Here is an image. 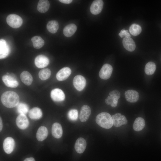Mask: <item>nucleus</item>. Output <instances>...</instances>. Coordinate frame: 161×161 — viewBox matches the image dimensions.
<instances>
[{
	"mask_svg": "<svg viewBox=\"0 0 161 161\" xmlns=\"http://www.w3.org/2000/svg\"><path fill=\"white\" fill-rule=\"evenodd\" d=\"M156 69V66L155 63L152 62H149L145 66V72L147 75H151L154 73Z\"/></svg>",
	"mask_w": 161,
	"mask_h": 161,
	"instance_id": "nucleus-28",
	"label": "nucleus"
},
{
	"mask_svg": "<svg viewBox=\"0 0 161 161\" xmlns=\"http://www.w3.org/2000/svg\"><path fill=\"white\" fill-rule=\"evenodd\" d=\"M145 121L144 119L140 117L137 118L134 121L133 124V128L136 131H140L145 127Z\"/></svg>",
	"mask_w": 161,
	"mask_h": 161,
	"instance_id": "nucleus-24",
	"label": "nucleus"
},
{
	"mask_svg": "<svg viewBox=\"0 0 161 161\" xmlns=\"http://www.w3.org/2000/svg\"><path fill=\"white\" fill-rule=\"evenodd\" d=\"M125 96L126 100L130 103L136 102L139 98L138 93L134 90H129L126 91Z\"/></svg>",
	"mask_w": 161,
	"mask_h": 161,
	"instance_id": "nucleus-14",
	"label": "nucleus"
},
{
	"mask_svg": "<svg viewBox=\"0 0 161 161\" xmlns=\"http://www.w3.org/2000/svg\"><path fill=\"white\" fill-rule=\"evenodd\" d=\"M52 133L55 138H60L63 134V130L61 124L58 123H54L52 127Z\"/></svg>",
	"mask_w": 161,
	"mask_h": 161,
	"instance_id": "nucleus-19",
	"label": "nucleus"
},
{
	"mask_svg": "<svg viewBox=\"0 0 161 161\" xmlns=\"http://www.w3.org/2000/svg\"><path fill=\"white\" fill-rule=\"evenodd\" d=\"M20 78L22 82L27 85L31 84L32 80V77L30 73L24 71L22 72L20 75Z\"/></svg>",
	"mask_w": 161,
	"mask_h": 161,
	"instance_id": "nucleus-21",
	"label": "nucleus"
},
{
	"mask_svg": "<svg viewBox=\"0 0 161 161\" xmlns=\"http://www.w3.org/2000/svg\"><path fill=\"white\" fill-rule=\"evenodd\" d=\"M35 64L38 68H44L47 66L49 63L48 58L43 55L37 56L35 59Z\"/></svg>",
	"mask_w": 161,
	"mask_h": 161,
	"instance_id": "nucleus-11",
	"label": "nucleus"
},
{
	"mask_svg": "<svg viewBox=\"0 0 161 161\" xmlns=\"http://www.w3.org/2000/svg\"><path fill=\"white\" fill-rule=\"evenodd\" d=\"M2 80L6 86L11 88H15L18 85V83L11 76L8 75H3Z\"/></svg>",
	"mask_w": 161,
	"mask_h": 161,
	"instance_id": "nucleus-15",
	"label": "nucleus"
},
{
	"mask_svg": "<svg viewBox=\"0 0 161 161\" xmlns=\"http://www.w3.org/2000/svg\"><path fill=\"white\" fill-rule=\"evenodd\" d=\"M91 113L90 107L87 105H83L81 108L79 115L80 121L83 122L86 121L89 119Z\"/></svg>",
	"mask_w": 161,
	"mask_h": 161,
	"instance_id": "nucleus-13",
	"label": "nucleus"
},
{
	"mask_svg": "<svg viewBox=\"0 0 161 161\" xmlns=\"http://www.w3.org/2000/svg\"><path fill=\"white\" fill-rule=\"evenodd\" d=\"M123 44L124 48L129 51H133L135 49V43L130 37H124L123 40Z\"/></svg>",
	"mask_w": 161,
	"mask_h": 161,
	"instance_id": "nucleus-18",
	"label": "nucleus"
},
{
	"mask_svg": "<svg viewBox=\"0 0 161 161\" xmlns=\"http://www.w3.org/2000/svg\"><path fill=\"white\" fill-rule=\"evenodd\" d=\"M113 125L117 127L126 124L127 120L125 116L122 115L120 113H117L112 116Z\"/></svg>",
	"mask_w": 161,
	"mask_h": 161,
	"instance_id": "nucleus-7",
	"label": "nucleus"
},
{
	"mask_svg": "<svg viewBox=\"0 0 161 161\" xmlns=\"http://www.w3.org/2000/svg\"><path fill=\"white\" fill-rule=\"evenodd\" d=\"M103 5V2L101 0L94 1L90 7V11L94 15H97L101 11Z\"/></svg>",
	"mask_w": 161,
	"mask_h": 161,
	"instance_id": "nucleus-10",
	"label": "nucleus"
},
{
	"mask_svg": "<svg viewBox=\"0 0 161 161\" xmlns=\"http://www.w3.org/2000/svg\"><path fill=\"white\" fill-rule=\"evenodd\" d=\"M50 95L52 100L56 102L63 101L65 98V95L64 92L58 88L52 90Z\"/></svg>",
	"mask_w": 161,
	"mask_h": 161,
	"instance_id": "nucleus-9",
	"label": "nucleus"
},
{
	"mask_svg": "<svg viewBox=\"0 0 161 161\" xmlns=\"http://www.w3.org/2000/svg\"><path fill=\"white\" fill-rule=\"evenodd\" d=\"M95 120L99 126L104 129H110L113 125L112 117L107 112H103L99 114L96 117Z\"/></svg>",
	"mask_w": 161,
	"mask_h": 161,
	"instance_id": "nucleus-2",
	"label": "nucleus"
},
{
	"mask_svg": "<svg viewBox=\"0 0 161 161\" xmlns=\"http://www.w3.org/2000/svg\"><path fill=\"white\" fill-rule=\"evenodd\" d=\"M77 29L76 26L74 24H70L66 26L63 29V33L67 37L72 36Z\"/></svg>",
	"mask_w": 161,
	"mask_h": 161,
	"instance_id": "nucleus-20",
	"label": "nucleus"
},
{
	"mask_svg": "<svg viewBox=\"0 0 161 161\" xmlns=\"http://www.w3.org/2000/svg\"><path fill=\"white\" fill-rule=\"evenodd\" d=\"M68 115L69 118L70 120H75L78 118V112L75 109H71L68 112Z\"/></svg>",
	"mask_w": 161,
	"mask_h": 161,
	"instance_id": "nucleus-32",
	"label": "nucleus"
},
{
	"mask_svg": "<svg viewBox=\"0 0 161 161\" xmlns=\"http://www.w3.org/2000/svg\"><path fill=\"white\" fill-rule=\"evenodd\" d=\"M17 112L20 114H25L27 113L29 110L28 105L24 103H20L17 106Z\"/></svg>",
	"mask_w": 161,
	"mask_h": 161,
	"instance_id": "nucleus-31",
	"label": "nucleus"
},
{
	"mask_svg": "<svg viewBox=\"0 0 161 161\" xmlns=\"http://www.w3.org/2000/svg\"><path fill=\"white\" fill-rule=\"evenodd\" d=\"M59 1L60 2L66 4H69L71 3L72 0H59Z\"/></svg>",
	"mask_w": 161,
	"mask_h": 161,
	"instance_id": "nucleus-35",
	"label": "nucleus"
},
{
	"mask_svg": "<svg viewBox=\"0 0 161 161\" xmlns=\"http://www.w3.org/2000/svg\"><path fill=\"white\" fill-rule=\"evenodd\" d=\"M24 161H35V160L32 157H29L26 158Z\"/></svg>",
	"mask_w": 161,
	"mask_h": 161,
	"instance_id": "nucleus-36",
	"label": "nucleus"
},
{
	"mask_svg": "<svg viewBox=\"0 0 161 161\" xmlns=\"http://www.w3.org/2000/svg\"><path fill=\"white\" fill-rule=\"evenodd\" d=\"M10 49L7 44L6 41L4 39L0 40V58L1 59L5 58L9 55Z\"/></svg>",
	"mask_w": 161,
	"mask_h": 161,
	"instance_id": "nucleus-16",
	"label": "nucleus"
},
{
	"mask_svg": "<svg viewBox=\"0 0 161 161\" xmlns=\"http://www.w3.org/2000/svg\"><path fill=\"white\" fill-rule=\"evenodd\" d=\"M17 126L20 129H24L27 127L29 124L28 120L25 114H20L16 120Z\"/></svg>",
	"mask_w": 161,
	"mask_h": 161,
	"instance_id": "nucleus-8",
	"label": "nucleus"
},
{
	"mask_svg": "<svg viewBox=\"0 0 161 161\" xmlns=\"http://www.w3.org/2000/svg\"><path fill=\"white\" fill-rule=\"evenodd\" d=\"M120 95V92L117 90H113L109 93V96L113 100H118Z\"/></svg>",
	"mask_w": 161,
	"mask_h": 161,
	"instance_id": "nucleus-33",
	"label": "nucleus"
},
{
	"mask_svg": "<svg viewBox=\"0 0 161 161\" xmlns=\"http://www.w3.org/2000/svg\"><path fill=\"white\" fill-rule=\"evenodd\" d=\"M15 145L14 140L12 137H8L6 138L3 142L4 150L6 153L10 154L13 151Z\"/></svg>",
	"mask_w": 161,
	"mask_h": 161,
	"instance_id": "nucleus-6",
	"label": "nucleus"
},
{
	"mask_svg": "<svg viewBox=\"0 0 161 161\" xmlns=\"http://www.w3.org/2000/svg\"><path fill=\"white\" fill-rule=\"evenodd\" d=\"M42 112L41 109L38 107H34L29 112V116L30 118L32 119H38L42 116Z\"/></svg>",
	"mask_w": 161,
	"mask_h": 161,
	"instance_id": "nucleus-25",
	"label": "nucleus"
},
{
	"mask_svg": "<svg viewBox=\"0 0 161 161\" xmlns=\"http://www.w3.org/2000/svg\"><path fill=\"white\" fill-rule=\"evenodd\" d=\"M128 30H126L124 29L121 30L120 32L119 33V35L121 37H130L131 35L128 32Z\"/></svg>",
	"mask_w": 161,
	"mask_h": 161,
	"instance_id": "nucleus-34",
	"label": "nucleus"
},
{
	"mask_svg": "<svg viewBox=\"0 0 161 161\" xmlns=\"http://www.w3.org/2000/svg\"><path fill=\"white\" fill-rule=\"evenodd\" d=\"M6 21L9 26L14 28L19 27L23 23V20L21 17L16 14L9 15L7 17Z\"/></svg>",
	"mask_w": 161,
	"mask_h": 161,
	"instance_id": "nucleus-3",
	"label": "nucleus"
},
{
	"mask_svg": "<svg viewBox=\"0 0 161 161\" xmlns=\"http://www.w3.org/2000/svg\"><path fill=\"white\" fill-rule=\"evenodd\" d=\"M142 31L141 27L136 24H132L129 28V31L131 34L134 36H137L140 34Z\"/></svg>",
	"mask_w": 161,
	"mask_h": 161,
	"instance_id": "nucleus-30",
	"label": "nucleus"
},
{
	"mask_svg": "<svg viewBox=\"0 0 161 161\" xmlns=\"http://www.w3.org/2000/svg\"><path fill=\"white\" fill-rule=\"evenodd\" d=\"M71 73L70 69L67 67H64L59 70L56 74L57 79L59 81L64 80L67 79Z\"/></svg>",
	"mask_w": 161,
	"mask_h": 161,
	"instance_id": "nucleus-12",
	"label": "nucleus"
},
{
	"mask_svg": "<svg viewBox=\"0 0 161 161\" xmlns=\"http://www.w3.org/2000/svg\"><path fill=\"white\" fill-rule=\"evenodd\" d=\"M86 146V142L83 138H78L76 140L75 145V149L79 154L83 153L85 151Z\"/></svg>",
	"mask_w": 161,
	"mask_h": 161,
	"instance_id": "nucleus-17",
	"label": "nucleus"
},
{
	"mask_svg": "<svg viewBox=\"0 0 161 161\" xmlns=\"http://www.w3.org/2000/svg\"><path fill=\"white\" fill-rule=\"evenodd\" d=\"M86 83V81L84 77L80 75L75 76L73 81L74 86L79 91H80L84 89Z\"/></svg>",
	"mask_w": 161,
	"mask_h": 161,
	"instance_id": "nucleus-4",
	"label": "nucleus"
},
{
	"mask_svg": "<svg viewBox=\"0 0 161 161\" xmlns=\"http://www.w3.org/2000/svg\"><path fill=\"white\" fill-rule=\"evenodd\" d=\"M1 101L3 104L8 108L17 106L19 103V97L18 95L13 91H7L2 95Z\"/></svg>",
	"mask_w": 161,
	"mask_h": 161,
	"instance_id": "nucleus-1",
	"label": "nucleus"
},
{
	"mask_svg": "<svg viewBox=\"0 0 161 161\" xmlns=\"http://www.w3.org/2000/svg\"><path fill=\"white\" fill-rule=\"evenodd\" d=\"M47 28L48 31L52 33H56L59 28L58 22L55 20L49 21L47 25Z\"/></svg>",
	"mask_w": 161,
	"mask_h": 161,
	"instance_id": "nucleus-26",
	"label": "nucleus"
},
{
	"mask_svg": "<svg viewBox=\"0 0 161 161\" xmlns=\"http://www.w3.org/2000/svg\"><path fill=\"white\" fill-rule=\"evenodd\" d=\"M2 127H3V124L2 123L1 119V117H0V131H1V130H2Z\"/></svg>",
	"mask_w": 161,
	"mask_h": 161,
	"instance_id": "nucleus-37",
	"label": "nucleus"
},
{
	"mask_svg": "<svg viewBox=\"0 0 161 161\" xmlns=\"http://www.w3.org/2000/svg\"><path fill=\"white\" fill-rule=\"evenodd\" d=\"M49 6V3L48 0H40L38 3L37 9L41 13H44L48 10Z\"/></svg>",
	"mask_w": 161,
	"mask_h": 161,
	"instance_id": "nucleus-23",
	"label": "nucleus"
},
{
	"mask_svg": "<svg viewBox=\"0 0 161 161\" xmlns=\"http://www.w3.org/2000/svg\"><path fill=\"white\" fill-rule=\"evenodd\" d=\"M48 134V131L47 128L44 126H41L37 131L36 138L38 141H42L46 138Z\"/></svg>",
	"mask_w": 161,
	"mask_h": 161,
	"instance_id": "nucleus-22",
	"label": "nucleus"
},
{
	"mask_svg": "<svg viewBox=\"0 0 161 161\" xmlns=\"http://www.w3.org/2000/svg\"><path fill=\"white\" fill-rule=\"evenodd\" d=\"M51 75L50 70L48 68H44L41 70L38 74L39 78L42 80H45L49 78Z\"/></svg>",
	"mask_w": 161,
	"mask_h": 161,
	"instance_id": "nucleus-29",
	"label": "nucleus"
},
{
	"mask_svg": "<svg viewBox=\"0 0 161 161\" xmlns=\"http://www.w3.org/2000/svg\"><path fill=\"white\" fill-rule=\"evenodd\" d=\"M34 47L36 49H39L44 45V41L43 39L39 36H35L31 38Z\"/></svg>",
	"mask_w": 161,
	"mask_h": 161,
	"instance_id": "nucleus-27",
	"label": "nucleus"
},
{
	"mask_svg": "<svg viewBox=\"0 0 161 161\" xmlns=\"http://www.w3.org/2000/svg\"><path fill=\"white\" fill-rule=\"evenodd\" d=\"M113 70L112 66L109 64H104L99 72L100 78L104 80L109 79L111 76Z\"/></svg>",
	"mask_w": 161,
	"mask_h": 161,
	"instance_id": "nucleus-5",
	"label": "nucleus"
}]
</instances>
